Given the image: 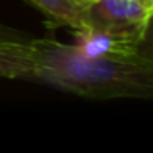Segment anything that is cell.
<instances>
[{
    "mask_svg": "<svg viewBox=\"0 0 153 153\" xmlns=\"http://www.w3.org/2000/svg\"><path fill=\"white\" fill-rule=\"evenodd\" d=\"M35 81L89 99H152L153 59L150 50L133 54H87L76 45L51 38L30 41Z\"/></svg>",
    "mask_w": 153,
    "mask_h": 153,
    "instance_id": "6da1fadb",
    "label": "cell"
},
{
    "mask_svg": "<svg viewBox=\"0 0 153 153\" xmlns=\"http://www.w3.org/2000/svg\"><path fill=\"white\" fill-rule=\"evenodd\" d=\"M152 12L153 8L140 0H92L82 7L81 27L143 45L148 38Z\"/></svg>",
    "mask_w": 153,
    "mask_h": 153,
    "instance_id": "7a4b0ae2",
    "label": "cell"
},
{
    "mask_svg": "<svg viewBox=\"0 0 153 153\" xmlns=\"http://www.w3.org/2000/svg\"><path fill=\"white\" fill-rule=\"evenodd\" d=\"M74 38H76V46L82 53L87 54H114V56H122V54H133L140 53L143 50V45L132 43V41L122 40V38L112 36L109 33L94 30V28L81 27L74 30Z\"/></svg>",
    "mask_w": 153,
    "mask_h": 153,
    "instance_id": "3957f363",
    "label": "cell"
},
{
    "mask_svg": "<svg viewBox=\"0 0 153 153\" xmlns=\"http://www.w3.org/2000/svg\"><path fill=\"white\" fill-rule=\"evenodd\" d=\"M0 77L35 81V59L30 43L0 41Z\"/></svg>",
    "mask_w": 153,
    "mask_h": 153,
    "instance_id": "277c9868",
    "label": "cell"
},
{
    "mask_svg": "<svg viewBox=\"0 0 153 153\" xmlns=\"http://www.w3.org/2000/svg\"><path fill=\"white\" fill-rule=\"evenodd\" d=\"M41 12L50 27H69L73 30L82 23V7L74 0H27Z\"/></svg>",
    "mask_w": 153,
    "mask_h": 153,
    "instance_id": "5b68a950",
    "label": "cell"
},
{
    "mask_svg": "<svg viewBox=\"0 0 153 153\" xmlns=\"http://www.w3.org/2000/svg\"><path fill=\"white\" fill-rule=\"evenodd\" d=\"M33 36H30L25 31H20L17 28L7 27L0 23V41H17V43H30Z\"/></svg>",
    "mask_w": 153,
    "mask_h": 153,
    "instance_id": "8992f818",
    "label": "cell"
},
{
    "mask_svg": "<svg viewBox=\"0 0 153 153\" xmlns=\"http://www.w3.org/2000/svg\"><path fill=\"white\" fill-rule=\"evenodd\" d=\"M77 5H81V7H84V5H87L89 2H92V0H74Z\"/></svg>",
    "mask_w": 153,
    "mask_h": 153,
    "instance_id": "52a82bcc",
    "label": "cell"
},
{
    "mask_svg": "<svg viewBox=\"0 0 153 153\" xmlns=\"http://www.w3.org/2000/svg\"><path fill=\"white\" fill-rule=\"evenodd\" d=\"M142 4H145V5H148V7H152L153 8V0H140Z\"/></svg>",
    "mask_w": 153,
    "mask_h": 153,
    "instance_id": "ba28073f",
    "label": "cell"
}]
</instances>
